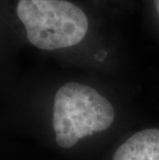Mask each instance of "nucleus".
I'll return each instance as SVG.
<instances>
[{"instance_id": "nucleus-1", "label": "nucleus", "mask_w": 159, "mask_h": 160, "mask_svg": "<svg viewBox=\"0 0 159 160\" xmlns=\"http://www.w3.org/2000/svg\"><path fill=\"white\" fill-rule=\"evenodd\" d=\"M114 120L113 105L92 87L70 82L56 92L53 128L59 147L72 148L80 139L107 130Z\"/></svg>"}, {"instance_id": "nucleus-2", "label": "nucleus", "mask_w": 159, "mask_h": 160, "mask_svg": "<svg viewBox=\"0 0 159 160\" xmlns=\"http://www.w3.org/2000/svg\"><path fill=\"white\" fill-rule=\"evenodd\" d=\"M17 15L25 26L29 42L45 51L77 45L89 28L83 9L65 0H20Z\"/></svg>"}, {"instance_id": "nucleus-3", "label": "nucleus", "mask_w": 159, "mask_h": 160, "mask_svg": "<svg viewBox=\"0 0 159 160\" xmlns=\"http://www.w3.org/2000/svg\"><path fill=\"white\" fill-rule=\"evenodd\" d=\"M113 160H159V129L148 128L124 142Z\"/></svg>"}, {"instance_id": "nucleus-4", "label": "nucleus", "mask_w": 159, "mask_h": 160, "mask_svg": "<svg viewBox=\"0 0 159 160\" xmlns=\"http://www.w3.org/2000/svg\"><path fill=\"white\" fill-rule=\"evenodd\" d=\"M154 4H155V8H156V12L159 16V0H154Z\"/></svg>"}]
</instances>
